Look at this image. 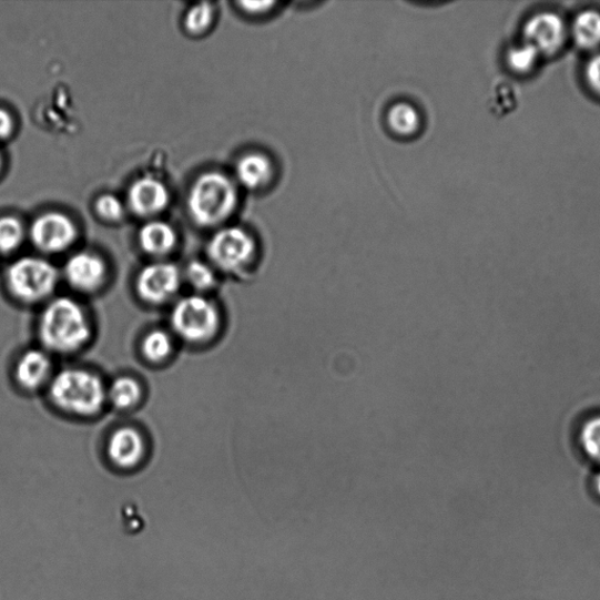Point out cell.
<instances>
[{
	"mask_svg": "<svg viewBox=\"0 0 600 600\" xmlns=\"http://www.w3.org/2000/svg\"><path fill=\"white\" fill-rule=\"evenodd\" d=\"M40 347L53 357H71L85 349L94 337L89 309L73 296H54L41 306L37 319Z\"/></svg>",
	"mask_w": 600,
	"mask_h": 600,
	"instance_id": "cell-1",
	"label": "cell"
},
{
	"mask_svg": "<svg viewBox=\"0 0 600 600\" xmlns=\"http://www.w3.org/2000/svg\"><path fill=\"white\" fill-rule=\"evenodd\" d=\"M45 391L55 410L74 419L96 418L108 407V383L88 367L57 370Z\"/></svg>",
	"mask_w": 600,
	"mask_h": 600,
	"instance_id": "cell-2",
	"label": "cell"
},
{
	"mask_svg": "<svg viewBox=\"0 0 600 600\" xmlns=\"http://www.w3.org/2000/svg\"><path fill=\"white\" fill-rule=\"evenodd\" d=\"M224 328L223 312L212 296H180L171 307L170 329L176 340L192 347L209 346Z\"/></svg>",
	"mask_w": 600,
	"mask_h": 600,
	"instance_id": "cell-3",
	"label": "cell"
},
{
	"mask_svg": "<svg viewBox=\"0 0 600 600\" xmlns=\"http://www.w3.org/2000/svg\"><path fill=\"white\" fill-rule=\"evenodd\" d=\"M187 205L192 220L199 226L221 225L237 210L236 184L220 172L203 173L192 185Z\"/></svg>",
	"mask_w": 600,
	"mask_h": 600,
	"instance_id": "cell-4",
	"label": "cell"
},
{
	"mask_svg": "<svg viewBox=\"0 0 600 600\" xmlns=\"http://www.w3.org/2000/svg\"><path fill=\"white\" fill-rule=\"evenodd\" d=\"M61 282L58 267L39 256H24L12 262L6 273L10 297L26 306H43L57 296Z\"/></svg>",
	"mask_w": 600,
	"mask_h": 600,
	"instance_id": "cell-5",
	"label": "cell"
},
{
	"mask_svg": "<svg viewBox=\"0 0 600 600\" xmlns=\"http://www.w3.org/2000/svg\"><path fill=\"white\" fill-rule=\"evenodd\" d=\"M206 256L217 273L240 277L251 273L257 262L258 245L242 227L226 226L212 237Z\"/></svg>",
	"mask_w": 600,
	"mask_h": 600,
	"instance_id": "cell-6",
	"label": "cell"
},
{
	"mask_svg": "<svg viewBox=\"0 0 600 600\" xmlns=\"http://www.w3.org/2000/svg\"><path fill=\"white\" fill-rule=\"evenodd\" d=\"M180 267L172 262L155 261L144 265L134 282V292L140 302L149 306L173 304L183 285Z\"/></svg>",
	"mask_w": 600,
	"mask_h": 600,
	"instance_id": "cell-7",
	"label": "cell"
},
{
	"mask_svg": "<svg viewBox=\"0 0 600 600\" xmlns=\"http://www.w3.org/2000/svg\"><path fill=\"white\" fill-rule=\"evenodd\" d=\"M60 275L75 295L93 296L106 287L110 267L99 254L79 252L68 258Z\"/></svg>",
	"mask_w": 600,
	"mask_h": 600,
	"instance_id": "cell-8",
	"label": "cell"
},
{
	"mask_svg": "<svg viewBox=\"0 0 600 600\" xmlns=\"http://www.w3.org/2000/svg\"><path fill=\"white\" fill-rule=\"evenodd\" d=\"M78 238L75 223L65 214L47 213L37 217L30 227V240L35 250L45 255L68 252Z\"/></svg>",
	"mask_w": 600,
	"mask_h": 600,
	"instance_id": "cell-9",
	"label": "cell"
},
{
	"mask_svg": "<svg viewBox=\"0 0 600 600\" xmlns=\"http://www.w3.org/2000/svg\"><path fill=\"white\" fill-rule=\"evenodd\" d=\"M149 441L143 431L134 426H120L110 433L106 457L119 470H134L146 461Z\"/></svg>",
	"mask_w": 600,
	"mask_h": 600,
	"instance_id": "cell-10",
	"label": "cell"
},
{
	"mask_svg": "<svg viewBox=\"0 0 600 600\" xmlns=\"http://www.w3.org/2000/svg\"><path fill=\"white\" fill-rule=\"evenodd\" d=\"M55 372L53 356L43 347H31L16 359L13 379L20 389L33 395L48 389Z\"/></svg>",
	"mask_w": 600,
	"mask_h": 600,
	"instance_id": "cell-11",
	"label": "cell"
},
{
	"mask_svg": "<svg viewBox=\"0 0 600 600\" xmlns=\"http://www.w3.org/2000/svg\"><path fill=\"white\" fill-rule=\"evenodd\" d=\"M523 39L541 55H553L563 48L567 40L565 20L550 11L535 13L523 27Z\"/></svg>",
	"mask_w": 600,
	"mask_h": 600,
	"instance_id": "cell-12",
	"label": "cell"
},
{
	"mask_svg": "<svg viewBox=\"0 0 600 600\" xmlns=\"http://www.w3.org/2000/svg\"><path fill=\"white\" fill-rule=\"evenodd\" d=\"M171 194L162 181L144 176L134 181L130 187L128 202L130 210L139 217H152L167 209Z\"/></svg>",
	"mask_w": 600,
	"mask_h": 600,
	"instance_id": "cell-13",
	"label": "cell"
},
{
	"mask_svg": "<svg viewBox=\"0 0 600 600\" xmlns=\"http://www.w3.org/2000/svg\"><path fill=\"white\" fill-rule=\"evenodd\" d=\"M235 172L242 187L257 192L271 187L276 176V165L271 156L253 152L238 160Z\"/></svg>",
	"mask_w": 600,
	"mask_h": 600,
	"instance_id": "cell-14",
	"label": "cell"
},
{
	"mask_svg": "<svg viewBox=\"0 0 600 600\" xmlns=\"http://www.w3.org/2000/svg\"><path fill=\"white\" fill-rule=\"evenodd\" d=\"M138 242L144 254L161 261L174 252L177 234L170 223L152 221L141 227Z\"/></svg>",
	"mask_w": 600,
	"mask_h": 600,
	"instance_id": "cell-15",
	"label": "cell"
},
{
	"mask_svg": "<svg viewBox=\"0 0 600 600\" xmlns=\"http://www.w3.org/2000/svg\"><path fill=\"white\" fill-rule=\"evenodd\" d=\"M176 342L170 328L153 327L140 340V355L149 365L161 366L173 358Z\"/></svg>",
	"mask_w": 600,
	"mask_h": 600,
	"instance_id": "cell-16",
	"label": "cell"
},
{
	"mask_svg": "<svg viewBox=\"0 0 600 600\" xmlns=\"http://www.w3.org/2000/svg\"><path fill=\"white\" fill-rule=\"evenodd\" d=\"M143 398V385L132 375H120L108 383V406L119 411L135 409Z\"/></svg>",
	"mask_w": 600,
	"mask_h": 600,
	"instance_id": "cell-17",
	"label": "cell"
},
{
	"mask_svg": "<svg viewBox=\"0 0 600 600\" xmlns=\"http://www.w3.org/2000/svg\"><path fill=\"white\" fill-rule=\"evenodd\" d=\"M571 37L577 48L594 50L600 47V12L588 9L579 12L571 26Z\"/></svg>",
	"mask_w": 600,
	"mask_h": 600,
	"instance_id": "cell-18",
	"label": "cell"
},
{
	"mask_svg": "<svg viewBox=\"0 0 600 600\" xmlns=\"http://www.w3.org/2000/svg\"><path fill=\"white\" fill-rule=\"evenodd\" d=\"M386 121L390 132L400 138H411L418 134L423 122L417 108L408 102L395 103L388 110Z\"/></svg>",
	"mask_w": 600,
	"mask_h": 600,
	"instance_id": "cell-19",
	"label": "cell"
},
{
	"mask_svg": "<svg viewBox=\"0 0 600 600\" xmlns=\"http://www.w3.org/2000/svg\"><path fill=\"white\" fill-rule=\"evenodd\" d=\"M183 283L193 294L211 296L218 286V273L210 262L192 261L182 272Z\"/></svg>",
	"mask_w": 600,
	"mask_h": 600,
	"instance_id": "cell-20",
	"label": "cell"
},
{
	"mask_svg": "<svg viewBox=\"0 0 600 600\" xmlns=\"http://www.w3.org/2000/svg\"><path fill=\"white\" fill-rule=\"evenodd\" d=\"M26 240L22 222L13 216L0 217V254L9 255L19 250Z\"/></svg>",
	"mask_w": 600,
	"mask_h": 600,
	"instance_id": "cell-21",
	"label": "cell"
},
{
	"mask_svg": "<svg viewBox=\"0 0 600 600\" xmlns=\"http://www.w3.org/2000/svg\"><path fill=\"white\" fill-rule=\"evenodd\" d=\"M579 447L592 462L600 465V414L590 417L578 434Z\"/></svg>",
	"mask_w": 600,
	"mask_h": 600,
	"instance_id": "cell-22",
	"label": "cell"
},
{
	"mask_svg": "<svg viewBox=\"0 0 600 600\" xmlns=\"http://www.w3.org/2000/svg\"><path fill=\"white\" fill-rule=\"evenodd\" d=\"M215 19V9L210 3H200L192 7L184 16L183 26L192 35H200L209 31Z\"/></svg>",
	"mask_w": 600,
	"mask_h": 600,
	"instance_id": "cell-23",
	"label": "cell"
},
{
	"mask_svg": "<svg viewBox=\"0 0 600 600\" xmlns=\"http://www.w3.org/2000/svg\"><path fill=\"white\" fill-rule=\"evenodd\" d=\"M541 54L531 45L525 43L515 45L507 51L506 61L511 71L526 74L532 71Z\"/></svg>",
	"mask_w": 600,
	"mask_h": 600,
	"instance_id": "cell-24",
	"label": "cell"
},
{
	"mask_svg": "<svg viewBox=\"0 0 600 600\" xmlns=\"http://www.w3.org/2000/svg\"><path fill=\"white\" fill-rule=\"evenodd\" d=\"M94 209L98 216L106 222H119L125 215V206L116 196L111 194L98 197Z\"/></svg>",
	"mask_w": 600,
	"mask_h": 600,
	"instance_id": "cell-25",
	"label": "cell"
},
{
	"mask_svg": "<svg viewBox=\"0 0 600 600\" xmlns=\"http://www.w3.org/2000/svg\"><path fill=\"white\" fill-rule=\"evenodd\" d=\"M586 80L589 88L600 95V53L594 54L586 67Z\"/></svg>",
	"mask_w": 600,
	"mask_h": 600,
	"instance_id": "cell-26",
	"label": "cell"
},
{
	"mask_svg": "<svg viewBox=\"0 0 600 600\" xmlns=\"http://www.w3.org/2000/svg\"><path fill=\"white\" fill-rule=\"evenodd\" d=\"M238 7L242 9L243 12L250 16L254 17H262L267 14L268 12H272L273 9L276 7V3L274 2H242L238 3Z\"/></svg>",
	"mask_w": 600,
	"mask_h": 600,
	"instance_id": "cell-27",
	"label": "cell"
},
{
	"mask_svg": "<svg viewBox=\"0 0 600 600\" xmlns=\"http://www.w3.org/2000/svg\"><path fill=\"white\" fill-rule=\"evenodd\" d=\"M14 130L13 116L4 109H0V140L10 138Z\"/></svg>",
	"mask_w": 600,
	"mask_h": 600,
	"instance_id": "cell-28",
	"label": "cell"
},
{
	"mask_svg": "<svg viewBox=\"0 0 600 600\" xmlns=\"http://www.w3.org/2000/svg\"><path fill=\"white\" fill-rule=\"evenodd\" d=\"M593 488L600 498V469L597 471L593 478Z\"/></svg>",
	"mask_w": 600,
	"mask_h": 600,
	"instance_id": "cell-29",
	"label": "cell"
},
{
	"mask_svg": "<svg viewBox=\"0 0 600 600\" xmlns=\"http://www.w3.org/2000/svg\"><path fill=\"white\" fill-rule=\"evenodd\" d=\"M2 165H3V159H2V154H0V170H2Z\"/></svg>",
	"mask_w": 600,
	"mask_h": 600,
	"instance_id": "cell-30",
	"label": "cell"
}]
</instances>
